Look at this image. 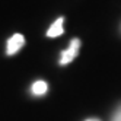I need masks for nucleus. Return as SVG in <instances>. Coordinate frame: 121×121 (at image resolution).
Returning a JSON list of instances; mask_svg holds the SVG:
<instances>
[{"label": "nucleus", "mask_w": 121, "mask_h": 121, "mask_svg": "<svg viewBox=\"0 0 121 121\" xmlns=\"http://www.w3.org/2000/svg\"><path fill=\"white\" fill-rule=\"evenodd\" d=\"M86 121H99V120H86Z\"/></svg>", "instance_id": "obj_6"}, {"label": "nucleus", "mask_w": 121, "mask_h": 121, "mask_svg": "<svg viewBox=\"0 0 121 121\" xmlns=\"http://www.w3.org/2000/svg\"><path fill=\"white\" fill-rule=\"evenodd\" d=\"M47 89H48V86H47V83H45L44 80H37L35 83L32 85V88H31L32 93H34V95H37V96H41V95H44V93L47 92Z\"/></svg>", "instance_id": "obj_4"}, {"label": "nucleus", "mask_w": 121, "mask_h": 121, "mask_svg": "<svg viewBox=\"0 0 121 121\" xmlns=\"http://www.w3.org/2000/svg\"><path fill=\"white\" fill-rule=\"evenodd\" d=\"M63 21H64V18H58L53 25H51L50 29L47 31V37L54 38V37H60V35H61V34L64 32V29H63Z\"/></svg>", "instance_id": "obj_3"}, {"label": "nucleus", "mask_w": 121, "mask_h": 121, "mask_svg": "<svg viewBox=\"0 0 121 121\" xmlns=\"http://www.w3.org/2000/svg\"><path fill=\"white\" fill-rule=\"evenodd\" d=\"M23 44H25L23 35H21V34H15V35L7 41V54L12 56L15 53H18V51L23 47Z\"/></svg>", "instance_id": "obj_2"}, {"label": "nucleus", "mask_w": 121, "mask_h": 121, "mask_svg": "<svg viewBox=\"0 0 121 121\" xmlns=\"http://www.w3.org/2000/svg\"><path fill=\"white\" fill-rule=\"evenodd\" d=\"M111 121H121V105L115 109V112H114V115H112Z\"/></svg>", "instance_id": "obj_5"}, {"label": "nucleus", "mask_w": 121, "mask_h": 121, "mask_svg": "<svg viewBox=\"0 0 121 121\" xmlns=\"http://www.w3.org/2000/svg\"><path fill=\"white\" fill-rule=\"evenodd\" d=\"M79 48H80V39H72L70 45H69L67 50H64L61 53V58H60V64L61 66H66L69 64L70 61H73V60L76 58L77 53H79Z\"/></svg>", "instance_id": "obj_1"}]
</instances>
